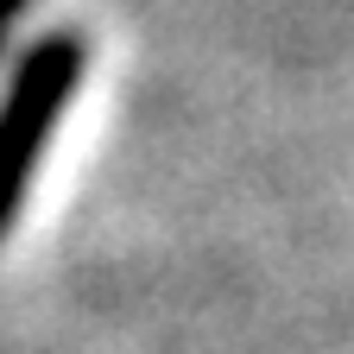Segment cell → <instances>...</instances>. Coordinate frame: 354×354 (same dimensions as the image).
<instances>
[{"instance_id": "cell-1", "label": "cell", "mask_w": 354, "mask_h": 354, "mask_svg": "<svg viewBox=\"0 0 354 354\" xmlns=\"http://www.w3.org/2000/svg\"><path fill=\"white\" fill-rule=\"evenodd\" d=\"M82 70H88V44L76 32H44L19 51L7 88H0V241L13 234L26 209L44 146H51L70 95L82 88Z\"/></svg>"}, {"instance_id": "cell-2", "label": "cell", "mask_w": 354, "mask_h": 354, "mask_svg": "<svg viewBox=\"0 0 354 354\" xmlns=\"http://www.w3.org/2000/svg\"><path fill=\"white\" fill-rule=\"evenodd\" d=\"M32 13V0H0V57H7V44H13V26Z\"/></svg>"}]
</instances>
